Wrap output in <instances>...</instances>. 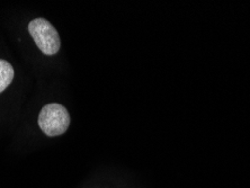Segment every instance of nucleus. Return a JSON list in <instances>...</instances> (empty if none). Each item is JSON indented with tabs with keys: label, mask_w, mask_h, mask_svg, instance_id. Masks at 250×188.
<instances>
[{
	"label": "nucleus",
	"mask_w": 250,
	"mask_h": 188,
	"mask_svg": "<svg viewBox=\"0 0 250 188\" xmlns=\"http://www.w3.org/2000/svg\"><path fill=\"white\" fill-rule=\"evenodd\" d=\"M68 109L60 104L52 103L41 109L39 115V126L47 136H58L67 132L70 125Z\"/></svg>",
	"instance_id": "1"
},
{
	"label": "nucleus",
	"mask_w": 250,
	"mask_h": 188,
	"mask_svg": "<svg viewBox=\"0 0 250 188\" xmlns=\"http://www.w3.org/2000/svg\"><path fill=\"white\" fill-rule=\"evenodd\" d=\"M28 32L44 54L54 55L60 50V36L49 21L35 18L28 24Z\"/></svg>",
	"instance_id": "2"
},
{
	"label": "nucleus",
	"mask_w": 250,
	"mask_h": 188,
	"mask_svg": "<svg viewBox=\"0 0 250 188\" xmlns=\"http://www.w3.org/2000/svg\"><path fill=\"white\" fill-rule=\"evenodd\" d=\"M14 68L8 61L0 59V94L5 91L14 79Z\"/></svg>",
	"instance_id": "3"
}]
</instances>
